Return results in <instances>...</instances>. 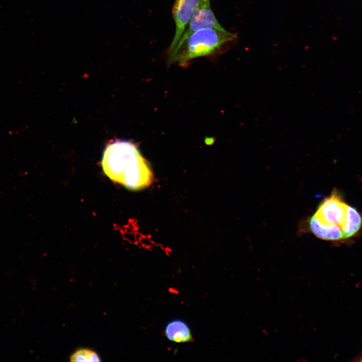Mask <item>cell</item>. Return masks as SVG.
Masks as SVG:
<instances>
[{
    "label": "cell",
    "instance_id": "5",
    "mask_svg": "<svg viewBox=\"0 0 362 362\" xmlns=\"http://www.w3.org/2000/svg\"><path fill=\"white\" fill-rule=\"evenodd\" d=\"M201 1L175 0L172 9L175 26V33L168 48L167 53L170 52L178 42Z\"/></svg>",
    "mask_w": 362,
    "mask_h": 362
},
{
    "label": "cell",
    "instance_id": "3",
    "mask_svg": "<svg viewBox=\"0 0 362 362\" xmlns=\"http://www.w3.org/2000/svg\"><path fill=\"white\" fill-rule=\"evenodd\" d=\"M347 206L337 191L333 190L330 196L319 205L314 215L321 223L336 225L342 230L345 223Z\"/></svg>",
    "mask_w": 362,
    "mask_h": 362
},
{
    "label": "cell",
    "instance_id": "2",
    "mask_svg": "<svg viewBox=\"0 0 362 362\" xmlns=\"http://www.w3.org/2000/svg\"><path fill=\"white\" fill-rule=\"evenodd\" d=\"M236 38L235 34L227 30L206 28L196 31L168 53V63L185 66L195 58L218 53Z\"/></svg>",
    "mask_w": 362,
    "mask_h": 362
},
{
    "label": "cell",
    "instance_id": "8",
    "mask_svg": "<svg viewBox=\"0 0 362 362\" xmlns=\"http://www.w3.org/2000/svg\"><path fill=\"white\" fill-rule=\"evenodd\" d=\"M362 217L357 210L348 205L346 219L342 231L344 239L354 236L360 229Z\"/></svg>",
    "mask_w": 362,
    "mask_h": 362
},
{
    "label": "cell",
    "instance_id": "7",
    "mask_svg": "<svg viewBox=\"0 0 362 362\" xmlns=\"http://www.w3.org/2000/svg\"><path fill=\"white\" fill-rule=\"evenodd\" d=\"M164 334L168 340L177 343L189 342L193 340L190 326L179 319L170 320L165 325Z\"/></svg>",
    "mask_w": 362,
    "mask_h": 362
},
{
    "label": "cell",
    "instance_id": "4",
    "mask_svg": "<svg viewBox=\"0 0 362 362\" xmlns=\"http://www.w3.org/2000/svg\"><path fill=\"white\" fill-rule=\"evenodd\" d=\"M206 28L226 31L216 19L211 7L210 0H201L177 44L194 32Z\"/></svg>",
    "mask_w": 362,
    "mask_h": 362
},
{
    "label": "cell",
    "instance_id": "6",
    "mask_svg": "<svg viewBox=\"0 0 362 362\" xmlns=\"http://www.w3.org/2000/svg\"><path fill=\"white\" fill-rule=\"evenodd\" d=\"M308 228L315 236L323 240L336 241L344 239L340 227L321 223L314 215L308 220Z\"/></svg>",
    "mask_w": 362,
    "mask_h": 362
},
{
    "label": "cell",
    "instance_id": "10",
    "mask_svg": "<svg viewBox=\"0 0 362 362\" xmlns=\"http://www.w3.org/2000/svg\"><path fill=\"white\" fill-rule=\"evenodd\" d=\"M357 360H358V361H362V355L360 356L358 358V359H357Z\"/></svg>",
    "mask_w": 362,
    "mask_h": 362
},
{
    "label": "cell",
    "instance_id": "1",
    "mask_svg": "<svg viewBox=\"0 0 362 362\" xmlns=\"http://www.w3.org/2000/svg\"><path fill=\"white\" fill-rule=\"evenodd\" d=\"M102 165L106 175L126 188L139 190L149 186L153 174L147 162L132 143L115 140L104 151Z\"/></svg>",
    "mask_w": 362,
    "mask_h": 362
},
{
    "label": "cell",
    "instance_id": "9",
    "mask_svg": "<svg viewBox=\"0 0 362 362\" xmlns=\"http://www.w3.org/2000/svg\"><path fill=\"white\" fill-rule=\"evenodd\" d=\"M71 361L94 362L101 359L96 352L87 348H81L73 353L70 357Z\"/></svg>",
    "mask_w": 362,
    "mask_h": 362
}]
</instances>
